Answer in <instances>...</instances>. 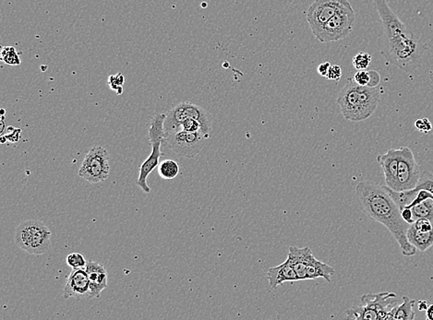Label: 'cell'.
Masks as SVG:
<instances>
[{
  "label": "cell",
  "instance_id": "cell-24",
  "mask_svg": "<svg viewBox=\"0 0 433 320\" xmlns=\"http://www.w3.org/2000/svg\"><path fill=\"white\" fill-rule=\"evenodd\" d=\"M1 57H2V60L4 61L5 63H7V64L12 65V66H17V65L21 64L19 56H18V53L13 46L3 47L2 51H1Z\"/></svg>",
  "mask_w": 433,
  "mask_h": 320
},
{
  "label": "cell",
  "instance_id": "cell-7",
  "mask_svg": "<svg viewBox=\"0 0 433 320\" xmlns=\"http://www.w3.org/2000/svg\"><path fill=\"white\" fill-rule=\"evenodd\" d=\"M188 118H194L202 124V132L209 137L212 128V117L203 107L189 102L180 103L166 114L164 128L166 135L180 130L181 123Z\"/></svg>",
  "mask_w": 433,
  "mask_h": 320
},
{
  "label": "cell",
  "instance_id": "cell-34",
  "mask_svg": "<svg viewBox=\"0 0 433 320\" xmlns=\"http://www.w3.org/2000/svg\"><path fill=\"white\" fill-rule=\"evenodd\" d=\"M427 318L429 320H433V305H429L427 309Z\"/></svg>",
  "mask_w": 433,
  "mask_h": 320
},
{
  "label": "cell",
  "instance_id": "cell-17",
  "mask_svg": "<svg viewBox=\"0 0 433 320\" xmlns=\"http://www.w3.org/2000/svg\"><path fill=\"white\" fill-rule=\"evenodd\" d=\"M312 255V251L309 247H289V253H288V256L287 259L290 262L291 265L294 268L296 273L298 275L300 281H306L307 279V276H306V267H307V262L309 261V256Z\"/></svg>",
  "mask_w": 433,
  "mask_h": 320
},
{
  "label": "cell",
  "instance_id": "cell-14",
  "mask_svg": "<svg viewBox=\"0 0 433 320\" xmlns=\"http://www.w3.org/2000/svg\"><path fill=\"white\" fill-rule=\"evenodd\" d=\"M85 270L90 283V292L87 298H98L102 292L107 287V272L106 268L98 262L90 261H87Z\"/></svg>",
  "mask_w": 433,
  "mask_h": 320
},
{
  "label": "cell",
  "instance_id": "cell-9",
  "mask_svg": "<svg viewBox=\"0 0 433 320\" xmlns=\"http://www.w3.org/2000/svg\"><path fill=\"white\" fill-rule=\"evenodd\" d=\"M355 18V11L352 6L345 8L324 23L313 35L321 43L342 40L350 33Z\"/></svg>",
  "mask_w": 433,
  "mask_h": 320
},
{
  "label": "cell",
  "instance_id": "cell-12",
  "mask_svg": "<svg viewBox=\"0 0 433 320\" xmlns=\"http://www.w3.org/2000/svg\"><path fill=\"white\" fill-rule=\"evenodd\" d=\"M350 6L348 0H315L307 12V21L312 34L338 11Z\"/></svg>",
  "mask_w": 433,
  "mask_h": 320
},
{
  "label": "cell",
  "instance_id": "cell-10",
  "mask_svg": "<svg viewBox=\"0 0 433 320\" xmlns=\"http://www.w3.org/2000/svg\"><path fill=\"white\" fill-rule=\"evenodd\" d=\"M206 137L202 131L189 132L180 129L166 135L165 143L176 155L194 158L203 150Z\"/></svg>",
  "mask_w": 433,
  "mask_h": 320
},
{
  "label": "cell",
  "instance_id": "cell-11",
  "mask_svg": "<svg viewBox=\"0 0 433 320\" xmlns=\"http://www.w3.org/2000/svg\"><path fill=\"white\" fill-rule=\"evenodd\" d=\"M420 165L416 162L413 151L407 147L399 149V161L397 182L392 190L406 191L416 188L420 178Z\"/></svg>",
  "mask_w": 433,
  "mask_h": 320
},
{
  "label": "cell",
  "instance_id": "cell-20",
  "mask_svg": "<svg viewBox=\"0 0 433 320\" xmlns=\"http://www.w3.org/2000/svg\"><path fill=\"white\" fill-rule=\"evenodd\" d=\"M415 300H412L407 296H403V303L393 307L388 315V319L413 320L415 319V312L413 307L415 306Z\"/></svg>",
  "mask_w": 433,
  "mask_h": 320
},
{
  "label": "cell",
  "instance_id": "cell-29",
  "mask_svg": "<svg viewBox=\"0 0 433 320\" xmlns=\"http://www.w3.org/2000/svg\"><path fill=\"white\" fill-rule=\"evenodd\" d=\"M326 78L331 81H334L338 83L342 78V69L337 65H331L330 69L328 70Z\"/></svg>",
  "mask_w": 433,
  "mask_h": 320
},
{
  "label": "cell",
  "instance_id": "cell-5",
  "mask_svg": "<svg viewBox=\"0 0 433 320\" xmlns=\"http://www.w3.org/2000/svg\"><path fill=\"white\" fill-rule=\"evenodd\" d=\"M166 119V114H157L152 117L149 128V139L152 145V153L144 161L143 165L140 166L139 169V177L137 179V185L143 192H151V188H149L147 184L148 176L153 170L158 167L160 157L163 155L161 151V145L165 143L166 133L164 128V123Z\"/></svg>",
  "mask_w": 433,
  "mask_h": 320
},
{
  "label": "cell",
  "instance_id": "cell-22",
  "mask_svg": "<svg viewBox=\"0 0 433 320\" xmlns=\"http://www.w3.org/2000/svg\"><path fill=\"white\" fill-rule=\"evenodd\" d=\"M158 174L165 180H173L180 174V165L175 161H163L158 165Z\"/></svg>",
  "mask_w": 433,
  "mask_h": 320
},
{
  "label": "cell",
  "instance_id": "cell-13",
  "mask_svg": "<svg viewBox=\"0 0 433 320\" xmlns=\"http://www.w3.org/2000/svg\"><path fill=\"white\" fill-rule=\"evenodd\" d=\"M90 283L85 268L72 269L67 279L64 288V298L88 297Z\"/></svg>",
  "mask_w": 433,
  "mask_h": 320
},
{
  "label": "cell",
  "instance_id": "cell-18",
  "mask_svg": "<svg viewBox=\"0 0 433 320\" xmlns=\"http://www.w3.org/2000/svg\"><path fill=\"white\" fill-rule=\"evenodd\" d=\"M336 273L334 269L324 262L318 261L313 254L309 256L306 267L307 279H315L323 278L327 283H331L332 276Z\"/></svg>",
  "mask_w": 433,
  "mask_h": 320
},
{
  "label": "cell",
  "instance_id": "cell-16",
  "mask_svg": "<svg viewBox=\"0 0 433 320\" xmlns=\"http://www.w3.org/2000/svg\"><path fill=\"white\" fill-rule=\"evenodd\" d=\"M267 279L272 289H277L285 283L299 282L300 279L296 273L289 261H286L277 267H272L267 270Z\"/></svg>",
  "mask_w": 433,
  "mask_h": 320
},
{
  "label": "cell",
  "instance_id": "cell-21",
  "mask_svg": "<svg viewBox=\"0 0 433 320\" xmlns=\"http://www.w3.org/2000/svg\"><path fill=\"white\" fill-rule=\"evenodd\" d=\"M353 79L361 86L377 87L381 83V76L376 70H358Z\"/></svg>",
  "mask_w": 433,
  "mask_h": 320
},
{
  "label": "cell",
  "instance_id": "cell-19",
  "mask_svg": "<svg viewBox=\"0 0 433 320\" xmlns=\"http://www.w3.org/2000/svg\"><path fill=\"white\" fill-rule=\"evenodd\" d=\"M406 235L409 243L417 248V250L427 251L429 247L433 246V230L428 232L421 231L416 228L413 224H410Z\"/></svg>",
  "mask_w": 433,
  "mask_h": 320
},
{
  "label": "cell",
  "instance_id": "cell-6",
  "mask_svg": "<svg viewBox=\"0 0 433 320\" xmlns=\"http://www.w3.org/2000/svg\"><path fill=\"white\" fill-rule=\"evenodd\" d=\"M363 306L352 307L346 311V318L349 319H388V315L392 308L397 307L396 293L383 292L375 294H365L361 297Z\"/></svg>",
  "mask_w": 433,
  "mask_h": 320
},
{
  "label": "cell",
  "instance_id": "cell-15",
  "mask_svg": "<svg viewBox=\"0 0 433 320\" xmlns=\"http://www.w3.org/2000/svg\"><path fill=\"white\" fill-rule=\"evenodd\" d=\"M398 161H399V149L388 150L386 153L377 157V162L379 165H381L384 174L386 186L391 189H393L397 182Z\"/></svg>",
  "mask_w": 433,
  "mask_h": 320
},
{
  "label": "cell",
  "instance_id": "cell-25",
  "mask_svg": "<svg viewBox=\"0 0 433 320\" xmlns=\"http://www.w3.org/2000/svg\"><path fill=\"white\" fill-rule=\"evenodd\" d=\"M352 63L356 69L364 70L368 69L371 63V55H369V53L360 52L353 57Z\"/></svg>",
  "mask_w": 433,
  "mask_h": 320
},
{
  "label": "cell",
  "instance_id": "cell-26",
  "mask_svg": "<svg viewBox=\"0 0 433 320\" xmlns=\"http://www.w3.org/2000/svg\"><path fill=\"white\" fill-rule=\"evenodd\" d=\"M67 264L72 269H82L85 268L87 261L81 253H71L66 258Z\"/></svg>",
  "mask_w": 433,
  "mask_h": 320
},
{
  "label": "cell",
  "instance_id": "cell-1",
  "mask_svg": "<svg viewBox=\"0 0 433 320\" xmlns=\"http://www.w3.org/2000/svg\"><path fill=\"white\" fill-rule=\"evenodd\" d=\"M383 34L380 38L381 52L389 63L411 72L420 68L427 47L416 36L406 23L398 18L387 0H374Z\"/></svg>",
  "mask_w": 433,
  "mask_h": 320
},
{
  "label": "cell",
  "instance_id": "cell-23",
  "mask_svg": "<svg viewBox=\"0 0 433 320\" xmlns=\"http://www.w3.org/2000/svg\"><path fill=\"white\" fill-rule=\"evenodd\" d=\"M414 218L418 219H429L433 221V198L427 201L411 208Z\"/></svg>",
  "mask_w": 433,
  "mask_h": 320
},
{
  "label": "cell",
  "instance_id": "cell-28",
  "mask_svg": "<svg viewBox=\"0 0 433 320\" xmlns=\"http://www.w3.org/2000/svg\"><path fill=\"white\" fill-rule=\"evenodd\" d=\"M428 198H433V194L429 192V191H427V190H425V189H420V190L418 191V194H417L415 198L407 206L405 207V208L411 209V208H413L416 205L420 204L421 202L427 201Z\"/></svg>",
  "mask_w": 433,
  "mask_h": 320
},
{
  "label": "cell",
  "instance_id": "cell-30",
  "mask_svg": "<svg viewBox=\"0 0 433 320\" xmlns=\"http://www.w3.org/2000/svg\"><path fill=\"white\" fill-rule=\"evenodd\" d=\"M416 128L423 133H428L432 129V125L428 118L418 119L415 123Z\"/></svg>",
  "mask_w": 433,
  "mask_h": 320
},
{
  "label": "cell",
  "instance_id": "cell-32",
  "mask_svg": "<svg viewBox=\"0 0 433 320\" xmlns=\"http://www.w3.org/2000/svg\"><path fill=\"white\" fill-rule=\"evenodd\" d=\"M330 67H331V64L329 62H325V63L320 65L318 67V73L322 75L323 77H326Z\"/></svg>",
  "mask_w": 433,
  "mask_h": 320
},
{
  "label": "cell",
  "instance_id": "cell-27",
  "mask_svg": "<svg viewBox=\"0 0 433 320\" xmlns=\"http://www.w3.org/2000/svg\"><path fill=\"white\" fill-rule=\"evenodd\" d=\"M180 129H183L185 131H189V132H198V131H202V124L196 119H186L180 125Z\"/></svg>",
  "mask_w": 433,
  "mask_h": 320
},
{
  "label": "cell",
  "instance_id": "cell-4",
  "mask_svg": "<svg viewBox=\"0 0 433 320\" xmlns=\"http://www.w3.org/2000/svg\"><path fill=\"white\" fill-rule=\"evenodd\" d=\"M14 238L19 248L32 255L45 254L50 248V230L35 219L19 224L15 230Z\"/></svg>",
  "mask_w": 433,
  "mask_h": 320
},
{
  "label": "cell",
  "instance_id": "cell-2",
  "mask_svg": "<svg viewBox=\"0 0 433 320\" xmlns=\"http://www.w3.org/2000/svg\"><path fill=\"white\" fill-rule=\"evenodd\" d=\"M360 206L369 219L383 224L392 233L405 256H414L417 252L407 239L410 224L402 218L401 210L388 191L387 186L369 181H361L356 187Z\"/></svg>",
  "mask_w": 433,
  "mask_h": 320
},
{
  "label": "cell",
  "instance_id": "cell-33",
  "mask_svg": "<svg viewBox=\"0 0 433 320\" xmlns=\"http://www.w3.org/2000/svg\"><path fill=\"white\" fill-rule=\"evenodd\" d=\"M428 307H429V306H428L427 301L422 300V301L419 302V309H420V311H426L428 309Z\"/></svg>",
  "mask_w": 433,
  "mask_h": 320
},
{
  "label": "cell",
  "instance_id": "cell-31",
  "mask_svg": "<svg viewBox=\"0 0 433 320\" xmlns=\"http://www.w3.org/2000/svg\"><path fill=\"white\" fill-rule=\"evenodd\" d=\"M402 218L406 221L407 224H412L415 223V218L411 209L404 208L401 211Z\"/></svg>",
  "mask_w": 433,
  "mask_h": 320
},
{
  "label": "cell",
  "instance_id": "cell-3",
  "mask_svg": "<svg viewBox=\"0 0 433 320\" xmlns=\"http://www.w3.org/2000/svg\"><path fill=\"white\" fill-rule=\"evenodd\" d=\"M380 91L376 87L361 86L349 79L338 93L337 103L347 121L360 122L370 117L377 109Z\"/></svg>",
  "mask_w": 433,
  "mask_h": 320
},
{
  "label": "cell",
  "instance_id": "cell-8",
  "mask_svg": "<svg viewBox=\"0 0 433 320\" xmlns=\"http://www.w3.org/2000/svg\"><path fill=\"white\" fill-rule=\"evenodd\" d=\"M109 153L103 147H93L83 159L78 169L80 177L89 183L104 182L108 178L110 173Z\"/></svg>",
  "mask_w": 433,
  "mask_h": 320
}]
</instances>
